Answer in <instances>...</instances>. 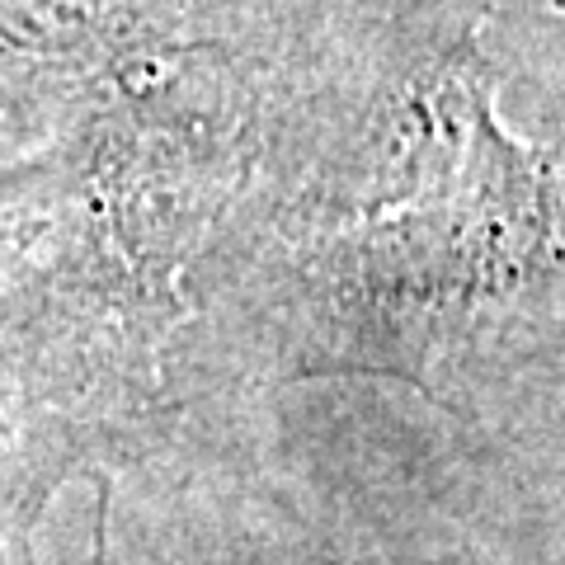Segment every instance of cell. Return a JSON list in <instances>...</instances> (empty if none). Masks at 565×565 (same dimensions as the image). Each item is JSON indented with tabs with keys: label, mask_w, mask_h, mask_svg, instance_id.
Wrapping results in <instances>:
<instances>
[{
	"label": "cell",
	"mask_w": 565,
	"mask_h": 565,
	"mask_svg": "<svg viewBox=\"0 0 565 565\" xmlns=\"http://www.w3.org/2000/svg\"><path fill=\"white\" fill-rule=\"evenodd\" d=\"M10 565H128V556H122V546H118V527H114L109 476H90V486H81L76 533L62 542H47L39 527L33 542Z\"/></svg>",
	"instance_id": "cell-1"
}]
</instances>
